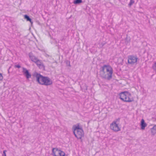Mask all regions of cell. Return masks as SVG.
<instances>
[{"label": "cell", "mask_w": 156, "mask_h": 156, "mask_svg": "<svg viewBox=\"0 0 156 156\" xmlns=\"http://www.w3.org/2000/svg\"><path fill=\"white\" fill-rule=\"evenodd\" d=\"M113 70L109 65H104L101 67L100 71V75L104 79L110 80L112 77Z\"/></svg>", "instance_id": "cell-1"}, {"label": "cell", "mask_w": 156, "mask_h": 156, "mask_svg": "<svg viewBox=\"0 0 156 156\" xmlns=\"http://www.w3.org/2000/svg\"><path fill=\"white\" fill-rule=\"evenodd\" d=\"M34 76L36 79V81L40 85L50 86L53 84L52 81L50 78L47 76H44L40 73L35 72L34 73Z\"/></svg>", "instance_id": "cell-2"}, {"label": "cell", "mask_w": 156, "mask_h": 156, "mask_svg": "<svg viewBox=\"0 0 156 156\" xmlns=\"http://www.w3.org/2000/svg\"><path fill=\"white\" fill-rule=\"evenodd\" d=\"M72 130L74 136L77 139H81L84 137V130L80 124H76L73 126Z\"/></svg>", "instance_id": "cell-3"}, {"label": "cell", "mask_w": 156, "mask_h": 156, "mask_svg": "<svg viewBox=\"0 0 156 156\" xmlns=\"http://www.w3.org/2000/svg\"><path fill=\"white\" fill-rule=\"evenodd\" d=\"M118 96L124 102H131L134 100L132 95L127 92H122L119 94Z\"/></svg>", "instance_id": "cell-4"}, {"label": "cell", "mask_w": 156, "mask_h": 156, "mask_svg": "<svg viewBox=\"0 0 156 156\" xmlns=\"http://www.w3.org/2000/svg\"><path fill=\"white\" fill-rule=\"evenodd\" d=\"M29 56L30 60L32 61V62H34L36 65L38 66V67L41 70H44V65L43 63L41 62L40 60L38 59L37 57L34 56L31 53L29 54Z\"/></svg>", "instance_id": "cell-5"}, {"label": "cell", "mask_w": 156, "mask_h": 156, "mask_svg": "<svg viewBox=\"0 0 156 156\" xmlns=\"http://www.w3.org/2000/svg\"><path fill=\"white\" fill-rule=\"evenodd\" d=\"M119 121H120V119H118L116 121H114L113 123L110 124V127L111 129L116 132L120 131V128L118 125V122Z\"/></svg>", "instance_id": "cell-6"}, {"label": "cell", "mask_w": 156, "mask_h": 156, "mask_svg": "<svg viewBox=\"0 0 156 156\" xmlns=\"http://www.w3.org/2000/svg\"><path fill=\"white\" fill-rule=\"evenodd\" d=\"M52 154L54 156H65L66 154L60 150L59 149L57 148H53L52 149Z\"/></svg>", "instance_id": "cell-7"}, {"label": "cell", "mask_w": 156, "mask_h": 156, "mask_svg": "<svg viewBox=\"0 0 156 156\" xmlns=\"http://www.w3.org/2000/svg\"><path fill=\"white\" fill-rule=\"evenodd\" d=\"M137 60L138 58L136 56L133 55L130 56L128 58V63L130 64H134L137 62Z\"/></svg>", "instance_id": "cell-8"}, {"label": "cell", "mask_w": 156, "mask_h": 156, "mask_svg": "<svg viewBox=\"0 0 156 156\" xmlns=\"http://www.w3.org/2000/svg\"><path fill=\"white\" fill-rule=\"evenodd\" d=\"M22 72L24 73V75L26 76V78L27 79H30L31 77V74L30 73L29 71L28 70L26 69V68H23L22 69Z\"/></svg>", "instance_id": "cell-9"}, {"label": "cell", "mask_w": 156, "mask_h": 156, "mask_svg": "<svg viewBox=\"0 0 156 156\" xmlns=\"http://www.w3.org/2000/svg\"><path fill=\"white\" fill-rule=\"evenodd\" d=\"M146 126H147V124H146L145 121L143 119H142V120L141 122H140V127H141V129L142 130H145L146 127Z\"/></svg>", "instance_id": "cell-10"}, {"label": "cell", "mask_w": 156, "mask_h": 156, "mask_svg": "<svg viewBox=\"0 0 156 156\" xmlns=\"http://www.w3.org/2000/svg\"><path fill=\"white\" fill-rule=\"evenodd\" d=\"M151 133L152 134L154 135L156 134V126H154L152 129L151 130Z\"/></svg>", "instance_id": "cell-11"}, {"label": "cell", "mask_w": 156, "mask_h": 156, "mask_svg": "<svg viewBox=\"0 0 156 156\" xmlns=\"http://www.w3.org/2000/svg\"><path fill=\"white\" fill-rule=\"evenodd\" d=\"M82 2V0H75L74 2V3L76 4H78L81 3Z\"/></svg>", "instance_id": "cell-12"}, {"label": "cell", "mask_w": 156, "mask_h": 156, "mask_svg": "<svg viewBox=\"0 0 156 156\" xmlns=\"http://www.w3.org/2000/svg\"><path fill=\"white\" fill-rule=\"evenodd\" d=\"M152 68H153L155 72H156V62L154 64V65H153V66H152Z\"/></svg>", "instance_id": "cell-13"}, {"label": "cell", "mask_w": 156, "mask_h": 156, "mask_svg": "<svg viewBox=\"0 0 156 156\" xmlns=\"http://www.w3.org/2000/svg\"><path fill=\"white\" fill-rule=\"evenodd\" d=\"M25 18H26V19H27V20H28V21H30V22H31V19H30V18H29V16H27V15H26V16H25Z\"/></svg>", "instance_id": "cell-14"}, {"label": "cell", "mask_w": 156, "mask_h": 156, "mask_svg": "<svg viewBox=\"0 0 156 156\" xmlns=\"http://www.w3.org/2000/svg\"><path fill=\"white\" fill-rule=\"evenodd\" d=\"M0 76H1V78H0V80H2L3 76L2 75V74H0Z\"/></svg>", "instance_id": "cell-15"}, {"label": "cell", "mask_w": 156, "mask_h": 156, "mask_svg": "<svg viewBox=\"0 0 156 156\" xmlns=\"http://www.w3.org/2000/svg\"><path fill=\"white\" fill-rule=\"evenodd\" d=\"M15 67H17V68H18L21 67V66H19V65H18V66H15Z\"/></svg>", "instance_id": "cell-16"}, {"label": "cell", "mask_w": 156, "mask_h": 156, "mask_svg": "<svg viewBox=\"0 0 156 156\" xmlns=\"http://www.w3.org/2000/svg\"><path fill=\"white\" fill-rule=\"evenodd\" d=\"M6 151H4V152H3V154H4V156H6Z\"/></svg>", "instance_id": "cell-17"}]
</instances>
